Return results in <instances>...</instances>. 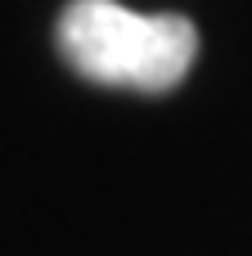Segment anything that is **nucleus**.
Segmentation results:
<instances>
[{"mask_svg":"<svg viewBox=\"0 0 252 256\" xmlns=\"http://www.w3.org/2000/svg\"><path fill=\"white\" fill-rule=\"evenodd\" d=\"M59 54L95 86L171 90L189 76L198 32L180 14H135L117 0H72L59 14Z\"/></svg>","mask_w":252,"mask_h":256,"instance_id":"f257e3e1","label":"nucleus"}]
</instances>
